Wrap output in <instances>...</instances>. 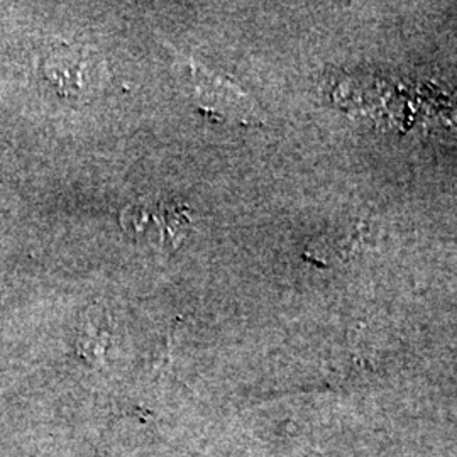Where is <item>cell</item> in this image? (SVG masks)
Here are the masks:
<instances>
[{"mask_svg":"<svg viewBox=\"0 0 457 457\" xmlns=\"http://www.w3.org/2000/svg\"><path fill=\"white\" fill-rule=\"evenodd\" d=\"M54 62V65L51 66V73L54 77V80L62 83V87H80L83 82L82 68L85 60L79 56V53L73 54H62L58 56V60H51Z\"/></svg>","mask_w":457,"mask_h":457,"instance_id":"cell-1","label":"cell"}]
</instances>
